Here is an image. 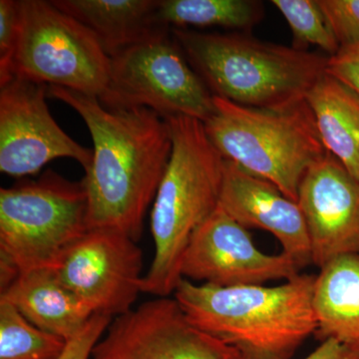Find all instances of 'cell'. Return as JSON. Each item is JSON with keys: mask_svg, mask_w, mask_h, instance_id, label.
Listing matches in <instances>:
<instances>
[{"mask_svg": "<svg viewBox=\"0 0 359 359\" xmlns=\"http://www.w3.org/2000/svg\"><path fill=\"white\" fill-rule=\"evenodd\" d=\"M47 94L76 111L93 141L82 180L89 230L113 229L138 242L171 155L166 119L148 108L108 109L97 97L63 87L48 86Z\"/></svg>", "mask_w": 359, "mask_h": 359, "instance_id": "obj_1", "label": "cell"}, {"mask_svg": "<svg viewBox=\"0 0 359 359\" xmlns=\"http://www.w3.org/2000/svg\"><path fill=\"white\" fill-rule=\"evenodd\" d=\"M316 276L299 273L276 287H223L182 278L174 299L195 327L245 359H290L318 330Z\"/></svg>", "mask_w": 359, "mask_h": 359, "instance_id": "obj_2", "label": "cell"}, {"mask_svg": "<svg viewBox=\"0 0 359 359\" xmlns=\"http://www.w3.org/2000/svg\"><path fill=\"white\" fill-rule=\"evenodd\" d=\"M171 33L212 95L238 105L259 109L297 105L327 74L328 57L245 32L171 27Z\"/></svg>", "mask_w": 359, "mask_h": 359, "instance_id": "obj_3", "label": "cell"}, {"mask_svg": "<svg viewBox=\"0 0 359 359\" xmlns=\"http://www.w3.org/2000/svg\"><path fill=\"white\" fill-rule=\"evenodd\" d=\"M169 162L151 212L155 252L143 292L169 297L181 282L184 254L195 231L219 207L224 159L194 118H167Z\"/></svg>", "mask_w": 359, "mask_h": 359, "instance_id": "obj_4", "label": "cell"}, {"mask_svg": "<svg viewBox=\"0 0 359 359\" xmlns=\"http://www.w3.org/2000/svg\"><path fill=\"white\" fill-rule=\"evenodd\" d=\"M205 133L224 160L278 187L297 203L306 172L327 157L306 100L283 109H259L214 96Z\"/></svg>", "mask_w": 359, "mask_h": 359, "instance_id": "obj_5", "label": "cell"}, {"mask_svg": "<svg viewBox=\"0 0 359 359\" xmlns=\"http://www.w3.org/2000/svg\"><path fill=\"white\" fill-rule=\"evenodd\" d=\"M88 230L83 181H68L48 171L37 181L1 188V273L18 276L53 268Z\"/></svg>", "mask_w": 359, "mask_h": 359, "instance_id": "obj_6", "label": "cell"}, {"mask_svg": "<svg viewBox=\"0 0 359 359\" xmlns=\"http://www.w3.org/2000/svg\"><path fill=\"white\" fill-rule=\"evenodd\" d=\"M160 26L110 57L105 93L112 110L148 108L161 117L184 116L203 123L215 110L214 95L193 69L171 30Z\"/></svg>", "mask_w": 359, "mask_h": 359, "instance_id": "obj_7", "label": "cell"}, {"mask_svg": "<svg viewBox=\"0 0 359 359\" xmlns=\"http://www.w3.org/2000/svg\"><path fill=\"white\" fill-rule=\"evenodd\" d=\"M20 39L9 79L63 87L100 99L109 81L110 57L94 33L51 1L20 0Z\"/></svg>", "mask_w": 359, "mask_h": 359, "instance_id": "obj_8", "label": "cell"}, {"mask_svg": "<svg viewBox=\"0 0 359 359\" xmlns=\"http://www.w3.org/2000/svg\"><path fill=\"white\" fill-rule=\"evenodd\" d=\"M136 241L113 229H90L50 269L95 313L131 311L143 292V256Z\"/></svg>", "mask_w": 359, "mask_h": 359, "instance_id": "obj_9", "label": "cell"}, {"mask_svg": "<svg viewBox=\"0 0 359 359\" xmlns=\"http://www.w3.org/2000/svg\"><path fill=\"white\" fill-rule=\"evenodd\" d=\"M90 359L245 358L195 327L174 297H158L117 316Z\"/></svg>", "mask_w": 359, "mask_h": 359, "instance_id": "obj_10", "label": "cell"}, {"mask_svg": "<svg viewBox=\"0 0 359 359\" xmlns=\"http://www.w3.org/2000/svg\"><path fill=\"white\" fill-rule=\"evenodd\" d=\"M47 85L13 77L0 84V171L28 176L50 161L71 158L85 172L92 150L73 140L60 128L46 103Z\"/></svg>", "mask_w": 359, "mask_h": 359, "instance_id": "obj_11", "label": "cell"}, {"mask_svg": "<svg viewBox=\"0 0 359 359\" xmlns=\"http://www.w3.org/2000/svg\"><path fill=\"white\" fill-rule=\"evenodd\" d=\"M301 269L287 255L257 249L247 228L219 207L194 233L184 254L182 278L217 287L287 280Z\"/></svg>", "mask_w": 359, "mask_h": 359, "instance_id": "obj_12", "label": "cell"}, {"mask_svg": "<svg viewBox=\"0 0 359 359\" xmlns=\"http://www.w3.org/2000/svg\"><path fill=\"white\" fill-rule=\"evenodd\" d=\"M314 266L359 252V182L328 154L302 179L297 196Z\"/></svg>", "mask_w": 359, "mask_h": 359, "instance_id": "obj_13", "label": "cell"}, {"mask_svg": "<svg viewBox=\"0 0 359 359\" xmlns=\"http://www.w3.org/2000/svg\"><path fill=\"white\" fill-rule=\"evenodd\" d=\"M219 205L245 228L269 231L282 252L302 269L313 264L311 241L301 207L271 182L224 160Z\"/></svg>", "mask_w": 359, "mask_h": 359, "instance_id": "obj_14", "label": "cell"}, {"mask_svg": "<svg viewBox=\"0 0 359 359\" xmlns=\"http://www.w3.org/2000/svg\"><path fill=\"white\" fill-rule=\"evenodd\" d=\"M8 302L35 327L69 340L93 316V309L73 294L50 269L20 273L1 290Z\"/></svg>", "mask_w": 359, "mask_h": 359, "instance_id": "obj_15", "label": "cell"}, {"mask_svg": "<svg viewBox=\"0 0 359 359\" xmlns=\"http://www.w3.org/2000/svg\"><path fill=\"white\" fill-rule=\"evenodd\" d=\"M313 304L316 337L359 351V252L335 257L321 266Z\"/></svg>", "mask_w": 359, "mask_h": 359, "instance_id": "obj_16", "label": "cell"}, {"mask_svg": "<svg viewBox=\"0 0 359 359\" xmlns=\"http://www.w3.org/2000/svg\"><path fill=\"white\" fill-rule=\"evenodd\" d=\"M51 2L91 30L109 57L145 39L162 26L156 21L159 0H53Z\"/></svg>", "mask_w": 359, "mask_h": 359, "instance_id": "obj_17", "label": "cell"}, {"mask_svg": "<svg viewBox=\"0 0 359 359\" xmlns=\"http://www.w3.org/2000/svg\"><path fill=\"white\" fill-rule=\"evenodd\" d=\"M330 154L359 182V97L327 73L306 96Z\"/></svg>", "mask_w": 359, "mask_h": 359, "instance_id": "obj_18", "label": "cell"}, {"mask_svg": "<svg viewBox=\"0 0 359 359\" xmlns=\"http://www.w3.org/2000/svg\"><path fill=\"white\" fill-rule=\"evenodd\" d=\"M264 14L263 4L255 0H160L156 21L166 27L221 26L245 32Z\"/></svg>", "mask_w": 359, "mask_h": 359, "instance_id": "obj_19", "label": "cell"}, {"mask_svg": "<svg viewBox=\"0 0 359 359\" xmlns=\"http://www.w3.org/2000/svg\"><path fill=\"white\" fill-rule=\"evenodd\" d=\"M67 340L29 323L13 306L0 301V359H59Z\"/></svg>", "mask_w": 359, "mask_h": 359, "instance_id": "obj_20", "label": "cell"}, {"mask_svg": "<svg viewBox=\"0 0 359 359\" xmlns=\"http://www.w3.org/2000/svg\"><path fill=\"white\" fill-rule=\"evenodd\" d=\"M271 4L289 23L295 48L306 50L304 47L314 45L330 56L339 52V42L318 0H273Z\"/></svg>", "mask_w": 359, "mask_h": 359, "instance_id": "obj_21", "label": "cell"}, {"mask_svg": "<svg viewBox=\"0 0 359 359\" xmlns=\"http://www.w3.org/2000/svg\"><path fill=\"white\" fill-rule=\"evenodd\" d=\"M341 47L359 44V0H318Z\"/></svg>", "mask_w": 359, "mask_h": 359, "instance_id": "obj_22", "label": "cell"}, {"mask_svg": "<svg viewBox=\"0 0 359 359\" xmlns=\"http://www.w3.org/2000/svg\"><path fill=\"white\" fill-rule=\"evenodd\" d=\"M21 25L20 1L0 0V84L9 79Z\"/></svg>", "mask_w": 359, "mask_h": 359, "instance_id": "obj_23", "label": "cell"}, {"mask_svg": "<svg viewBox=\"0 0 359 359\" xmlns=\"http://www.w3.org/2000/svg\"><path fill=\"white\" fill-rule=\"evenodd\" d=\"M112 318L102 313H94L84 327L67 340L65 351L59 359H90L94 347L102 339L109 327Z\"/></svg>", "mask_w": 359, "mask_h": 359, "instance_id": "obj_24", "label": "cell"}, {"mask_svg": "<svg viewBox=\"0 0 359 359\" xmlns=\"http://www.w3.org/2000/svg\"><path fill=\"white\" fill-rule=\"evenodd\" d=\"M327 73L359 97V44L341 47L328 56Z\"/></svg>", "mask_w": 359, "mask_h": 359, "instance_id": "obj_25", "label": "cell"}, {"mask_svg": "<svg viewBox=\"0 0 359 359\" xmlns=\"http://www.w3.org/2000/svg\"><path fill=\"white\" fill-rule=\"evenodd\" d=\"M304 359H359V351L337 340L327 339L320 341V346Z\"/></svg>", "mask_w": 359, "mask_h": 359, "instance_id": "obj_26", "label": "cell"}]
</instances>
